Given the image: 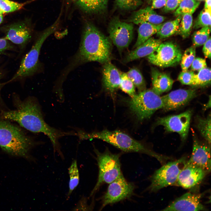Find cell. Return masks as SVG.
<instances>
[{
  "label": "cell",
  "instance_id": "obj_1",
  "mask_svg": "<svg viewBox=\"0 0 211 211\" xmlns=\"http://www.w3.org/2000/svg\"><path fill=\"white\" fill-rule=\"evenodd\" d=\"M13 100L15 109L1 110L0 118L16 122L33 132L43 133L49 137L54 147L59 144V139L64 136L66 133L50 126L45 122L37 99L29 96L22 100L17 95L14 94Z\"/></svg>",
  "mask_w": 211,
  "mask_h": 211
},
{
  "label": "cell",
  "instance_id": "obj_2",
  "mask_svg": "<svg viewBox=\"0 0 211 211\" xmlns=\"http://www.w3.org/2000/svg\"><path fill=\"white\" fill-rule=\"evenodd\" d=\"M111 48L110 40L93 24L87 23L83 32L77 61L80 63L96 61L105 64L110 59Z\"/></svg>",
  "mask_w": 211,
  "mask_h": 211
},
{
  "label": "cell",
  "instance_id": "obj_3",
  "mask_svg": "<svg viewBox=\"0 0 211 211\" xmlns=\"http://www.w3.org/2000/svg\"><path fill=\"white\" fill-rule=\"evenodd\" d=\"M28 136L18 126L0 118V147L12 155L28 157L30 149L44 144Z\"/></svg>",
  "mask_w": 211,
  "mask_h": 211
},
{
  "label": "cell",
  "instance_id": "obj_4",
  "mask_svg": "<svg viewBox=\"0 0 211 211\" xmlns=\"http://www.w3.org/2000/svg\"><path fill=\"white\" fill-rule=\"evenodd\" d=\"M78 136L80 141L97 139L105 141L126 152H137L149 155L159 160L160 155L153 152L141 142L129 135L118 130H104L97 132L88 133L80 129H77Z\"/></svg>",
  "mask_w": 211,
  "mask_h": 211
},
{
  "label": "cell",
  "instance_id": "obj_5",
  "mask_svg": "<svg viewBox=\"0 0 211 211\" xmlns=\"http://www.w3.org/2000/svg\"><path fill=\"white\" fill-rule=\"evenodd\" d=\"M94 151L96 155L98 174L97 182L90 197L94 195L102 185L109 184L122 174L120 161V153H113L108 149L101 152L94 148Z\"/></svg>",
  "mask_w": 211,
  "mask_h": 211
},
{
  "label": "cell",
  "instance_id": "obj_6",
  "mask_svg": "<svg viewBox=\"0 0 211 211\" xmlns=\"http://www.w3.org/2000/svg\"><path fill=\"white\" fill-rule=\"evenodd\" d=\"M127 102L130 111L140 121L149 118L164 107L161 97L152 89L139 92L131 97Z\"/></svg>",
  "mask_w": 211,
  "mask_h": 211
},
{
  "label": "cell",
  "instance_id": "obj_7",
  "mask_svg": "<svg viewBox=\"0 0 211 211\" xmlns=\"http://www.w3.org/2000/svg\"><path fill=\"white\" fill-rule=\"evenodd\" d=\"M56 25L54 24L43 33L37 39L30 51L23 58L19 67L8 83L21 80L33 75L38 71L39 57L42 46L46 38L55 30Z\"/></svg>",
  "mask_w": 211,
  "mask_h": 211
},
{
  "label": "cell",
  "instance_id": "obj_8",
  "mask_svg": "<svg viewBox=\"0 0 211 211\" xmlns=\"http://www.w3.org/2000/svg\"><path fill=\"white\" fill-rule=\"evenodd\" d=\"M186 157H182L164 165L151 176L148 190L155 192L165 187L176 185L178 176L186 163Z\"/></svg>",
  "mask_w": 211,
  "mask_h": 211
},
{
  "label": "cell",
  "instance_id": "obj_9",
  "mask_svg": "<svg viewBox=\"0 0 211 211\" xmlns=\"http://www.w3.org/2000/svg\"><path fill=\"white\" fill-rule=\"evenodd\" d=\"M182 53L178 45L171 42H161L147 57L152 64L161 67L175 66L180 62Z\"/></svg>",
  "mask_w": 211,
  "mask_h": 211
},
{
  "label": "cell",
  "instance_id": "obj_10",
  "mask_svg": "<svg viewBox=\"0 0 211 211\" xmlns=\"http://www.w3.org/2000/svg\"><path fill=\"white\" fill-rule=\"evenodd\" d=\"M136 186L128 181L122 174L109 184L106 193L101 198V210L107 205L129 198L134 194Z\"/></svg>",
  "mask_w": 211,
  "mask_h": 211
},
{
  "label": "cell",
  "instance_id": "obj_11",
  "mask_svg": "<svg viewBox=\"0 0 211 211\" xmlns=\"http://www.w3.org/2000/svg\"><path fill=\"white\" fill-rule=\"evenodd\" d=\"M133 26L132 23L121 21L117 17L110 21L108 27L110 39L120 50L127 47L133 38Z\"/></svg>",
  "mask_w": 211,
  "mask_h": 211
},
{
  "label": "cell",
  "instance_id": "obj_12",
  "mask_svg": "<svg viewBox=\"0 0 211 211\" xmlns=\"http://www.w3.org/2000/svg\"><path fill=\"white\" fill-rule=\"evenodd\" d=\"M191 115V111L187 110L178 115L159 118L156 124L164 127L167 132L178 133L183 142L188 136Z\"/></svg>",
  "mask_w": 211,
  "mask_h": 211
},
{
  "label": "cell",
  "instance_id": "obj_13",
  "mask_svg": "<svg viewBox=\"0 0 211 211\" xmlns=\"http://www.w3.org/2000/svg\"><path fill=\"white\" fill-rule=\"evenodd\" d=\"M4 37L17 46L21 52L23 51L30 40L32 29L26 21L15 23L3 28Z\"/></svg>",
  "mask_w": 211,
  "mask_h": 211
},
{
  "label": "cell",
  "instance_id": "obj_14",
  "mask_svg": "<svg viewBox=\"0 0 211 211\" xmlns=\"http://www.w3.org/2000/svg\"><path fill=\"white\" fill-rule=\"evenodd\" d=\"M193 137L191 155L186 164L200 168L209 173L211 169L210 144L200 141L195 135Z\"/></svg>",
  "mask_w": 211,
  "mask_h": 211
},
{
  "label": "cell",
  "instance_id": "obj_15",
  "mask_svg": "<svg viewBox=\"0 0 211 211\" xmlns=\"http://www.w3.org/2000/svg\"><path fill=\"white\" fill-rule=\"evenodd\" d=\"M202 194L187 193L177 198L162 211H204L206 209L202 204Z\"/></svg>",
  "mask_w": 211,
  "mask_h": 211
},
{
  "label": "cell",
  "instance_id": "obj_16",
  "mask_svg": "<svg viewBox=\"0 0 211 211\" xmlns=\"http://www.w3.org/2000/svg\"><path fill=\"white\" fill-rule=\"evenodd\" d=\"M196 95L195 90L179 89L172 91L161 98L165 111L176 109L188 103Z\"/></svg>",
  "mask_w": 211,
  "mask_h": 211
},
{
  "label": "cell",
  "instance_id": "obj_17",
  "mask_svg": "<svg viewBox=\"0 0 211 211\" xmlns=\"http://www.w3.org/2000/svg\"><path fill=\"white\" fill-rule=\"evenodd\" d=\"M207 173L200 168L186 163L178 176L176 185L185 189L192 188L202 181Z\"/></svg>",
  "mask_w": 211,
  "mask_h": 211
},
{
  "label": "cell",
  "instance_id": "obj_18",
  "mask_svg": "<svg viewBox=\"0 0 211 211\" xmlns=\"http://www.w3.org/2000/svg\"><path fill=\"white\" fill-rule=\"evenodd\" d=\"M121 72L110 62L105 63L102 70V81L105 89L113 95L119 87Z\"/></svg>",
  "mask_w": 211,
  "mask_h": 211
},
{
  "label": "cell",
  "instance_id": "obj_19",
  "mask_svg": "<svg viewBox=\"0 0 211 211\" xmlns=\"http://www.w3.org/2000/svg\"><path fill=\"white\" fill-rule=\"evenodd\" d=\"M151 79L152 90L159 95L170 91L173 83L169 75L154 68L151 69Z\"/></svg>",
  "mask_w": 211,
  "mask_h": 211
},
{
  "label": "cell",
  "instance_id": "obj_20",
  "mask_svg": "<svg viewBox=\"0 0 211 211\" xmlns=\"http://www.w3.org/2000/svg\"><path fill=\"white\" fill-rule=\"evenodd\" d=\"M161 42L160 40L150 38L130 52L125 58V62H129L148 56L155 50Z\"/></svg>",
  "mask_w": 211,
  "mask_h": 211
},
{
  "label": "cell",
  "instance_id": "obj_21",
  "mask_svg": "<svg viewBox=\"0 0 211 211\" xmlns=\"http://www.w3.org/2000/svg\"><path fill=\"white\" fill-rule=\"evenodd\" d=\"M166 18L157 14L151 7L140 9L135 12L130 19V21L136 24L148 22L158 24L162 23Z\"/></svg>",
  "mask_w": 211,
  "mask_h": 211
},
{
  "label": "cell",
  "instance_id": "obj_22",
  "mask_svg": "<svg viewBox=\"0 0 211 211\" xmlns=\"http://www.w3.org/2000/svg\"><path fill=\"white\" fill-rule=\"evenodd\" d=\"M163 23L156 24L146 22L140 24L138 30L137 40L134 48H136L142 44L153 35L156 33Z\"/></svg>",
  "mask_w": 211,
  "mask_h": 211
},
{
  "label": "cell",
  "instance_id": "obj_23",
  "mask_svg": "<svg viewBox=\"0 0 211 211\" xmlns=\"http://www.w3.org/2000/svg\"><path fill=\"white\" fill-rule=\"evenodd\" d=\"M108 0H77V4L83 11L90 13H100L106 9Z\"/></svg>",
  "mask_w": 211,
  "mask_h": 211
},
{
  "label": "cell",
  "instance_id": "obj_24",
  "mask_svg": "<svg viewBox=\"0 0 211 211\" xmlns=\"http://www.w3.org/2000/svg\"><path fill=\"white\" fill-rule=\"evenodd\" d=\"M181 18L182 15H178L175 20L164 23L156 33L157 36L160 38H165L177 33Z\"/></svg>",
  "mask_w": 211,
  "mask_h": 211
},
{
  "label": "cell",
  "instance_id": "obj_25",
  "mask_svg": "<svg viewBox=\"0 0 211 211\" xmlns=\"http://www.w3.org/2000/svg\"><path fill=\"white\" fill-rule=\"evenodd\" d=\"M69 176V189L67 196L68 200L73 191L78 186L79 181V174L77 166V161L74 159L68 168Z\"/></svg>",
  "mask_w": 211,
  "mask_h": 211
},
{
  "label": "cell",
  "instance_id": "obj_26",
  "mask_svg": "<svg viewBox=\"0 0 211 211\" xmlns=\"http://www.w3.org/2000/svg\"><path fill=\"white\" fill-rule=\"evenodd\" d=\"M193 18L192 14L185 13L182 15V18L177 33L183 39L189 37L193 26Z\"/></svg>",
  "mask_w": 211,
  "mask_h": 211
},
{
  "label": "cell",
  "instance_id": "obj_27",
  "mask_svg": "<svg viewBox=\"0 0 211 211\" xmlns=\"http://www.w3.org/2000/svg\"><path fill=\"white\" fill-rule=\"evenodd\" d=\"M197 128L202 136L206 142L211 144V115L210 114L207 117H198L197 120Z\"/></svg>",
  "mask_w": 211,
  "mask_h": 211
},
{
  "label": "cell",
  "instance_id": "obj_28",
  "mask_svg": "<svg viewBox=\"0 0 211 211\" xmlns=\"http://www.w3.org/2000/svg\"><path fill=\"white\" fill-rule=\"evenodd\" d=\"M200 4L196 0H182L174 13L176 16L185 13L192 14Z\"/></svg>",
  "mask_w": 211,
  "mask_h": 211
},
{
  "label": "cell",
  "instance_id": "obj_29",
  "mask_svg": "<svg viewBox=\"0 0 211 211\" xmlns=\"http://www.w3.org/2000/svg\"><path fill=\"white\" fill-rule=\"evenodd\" d=\"M211 69L207 67L195 74L193 83L192 86L196 87H204L210 84Z\"/></svg>",
  "mask_w": 211,
  "mask_h": 211
},
{
  "label": "cell",
  "instance_id": "obj_30",
  "mask_svg": "<svg viewBox=\"0 0 211 211\" xmlns=\"http://www.w3.org/2000/svg\"><path fill=\"white\" fill-rule=\"evenodd\" d=\"M211 27L205 26L194 32L192 36V42L195 47L203 45L210 37Z\"/></svg>",
  "mask_w": 211,
  "mask_h": 211
},
{
  "label": "cell",
  "instance_id": "obj_31",
  "mask_svg": "<svg viewBox=\"0 0 211 211\" xmlns=\"http://www.w3.org/2000/svg\"><path fill=\"white\" fill-rule=\"evenodd\" d=\"M126 74L139 92L146 89V84L140 71L136 68L131 69Z\"/></svg>",
  "mask_w": 211,
  "mask_h": 211
},
{
  "label": "cell",
  "instance_id": "obj_32",
  "mask_svg": "<svg viewBox=\"0 0 211 211\" xmlns=\"http://www.w3.org/2000/svg\"><path fill=\"white\" fill-rule=\"evenodd\" d=\"M195 47L192 46L187 49L182 55L181 60V67L182 71H187L195 58Z\"/></svg>",
  "mask_w": 211,
  "mask_h": 211
},
{
  "label": "cell",
  "instance_id": "obj_33",
  "mask_svg": "<svg viewBox=\"0 0 211 211\" xmlns=\"http://www.w3.org/2000/svg\"><path fill=\"white\" fill-rule=\"evenodd\" d=\"M211 10L204 8L195 21L193 28L198 29L205 26L211 27Z\"/></svg>",
  "mask_w": 211,
  "mask_h": 211
},
{
  "label": "cell",
  "instance_id": "obj_34",
  "mask_svg": "<svg viewBox=\"0 0 211 211\" xmlns=\"http://www.w3.org/2000/svg\"><path fill=\"white\" fill-rule=\"evenodd\" d=\"M30 2L19 3L10 0H0V8L3 14L10 13L22 9Z\"/></svg>",
  "mask_w": 211,
  "mask_h": 211
},
{
  "label": "cell",
  "instance_id": "obj_35",
  "mask_svg": "<svg viewBox=\"0 0 211 211\" xmlns=\"http://www.w3.org/2000/svg\"><path fill=\"white\" fill-rule=\"evenodd\" d=\"M119 87L130 97L135 94V86L126 73L121 72Z\"/></svg>",
  "mask_w": 211,
  "mask_h": 211
},
{
  "label": "cell",
  "instance_id": "obj_36",
  "mask_svg": "<svg viewBox=\"0 0 211 211\" xmlns=\"http://www.w3.org/2000/svg\"><path fill=\"white\" fill-rule=\"evenodd\" d=\"M142 3L141 0H115L116 6L122 10H135Z\"/></svg>",
  "mask_w": 211,
  "mask_h": 211
},
{
  "label": "cell",
  "instance_id": "obj_37",
  "mask_svg": "<svg viewBox=\"0 0 211 211\" xmlns=\"http://www.w3.org/2000/svg\"><path fill=\"white\" fill-rule=\"evenodd\" d=\"M195 74L193 71L181 72L179 74L178 79L182 84L192 85L194 80Z\"/></svg>",
  "mask_w": 211,
  "mask_h": 211
},
{
  "label": "cell",
  "instance_id": "obj_38",
  "mask_svg": "<svg viewBox=\"0 0 211 211\" xmlns=\"http://www.w3.org/2000/svg\"><path fill=\"white\" fill-rule=\"evenodd\" d=\"M93 208V203L90 205L88 203L87 198L83 196L80 198L75 206L73 208V210L75 211H91Z\"/></svg>",
  "mask_w": 211,
  "mask_h": 211
},
{
  "label": "cell",
  "instance_id": "obj_39",
  "mask_svg": "<svg viewBox=\"0 0 211 211\" xmlns=\"http://www.w3.org/2000/svg\"><path fill=\"white\" fill-rule=\"evenodd\" d=\"M16 46L4 37L0 38V55L9 51H16Z\"/></svg>",
  "mask_w": 211,
  "mask_h": 211
},
{
  "label": "cell",
  "instance_id": "obj_40",
  "mask_svg": "<svg viewBox=\"0 0 211 211\" xmlns=\"http://www.w3.org/2000/svg\"><path fill=\"white\" fill-rule=\"evenodd\" d=\"M190 66L192 70L199 71L207 67V65L205 59L197 57L194 59Z\"/></svg>",
  "mask_w": 211,
  "mask_h": 211
},
{
  "label": "cell",
  "instance_id": "obj_41",
  "mask_svg": "<svg viewBox=\"0 0 211 211\" xmlns=\"http://www.w3.org/2000/svg\"><path fill=\"white\" fill-rule=\"evenodd\" d=\"M182 0H167L163 8L164 12H169L175 10L179 6Z\"/></svg>",
  "mask_w": 211,
  "mask_h": 211
},
{
  "label": "cell",
  "instance_id": "obj_42",
  "mask_svg": "<svg viewBox=\"0 0 211 211\" xmlns=\"http://www.w3.org/2000/svg\"><path fill=\"white\" fill-rule=\"evenodd\" d=\"M211 37H210L207 41L203 45V52L206 58H211Z\"/></svg>",
  "mask_w": 211,
  "mask_h": 211
},
{
  "label": "cell",
  "instance_id": "obj_43",
  "mask_svg": "<svg viewBox=\"0 0 211 211\" xmlns=\"http://www.w3.org/2000/svg\"><path fill=\"white\" fill-rule=\"evenodd\" d=\"M167 1V0H153L152 1L151 7L153 9L160 8L165 6Z\"/></svg>",
  "mask_w": 211,
  "mask_h": 211
},
{
  "label": "cell",
  "instance_id": "obj_44",
  "mask_svg": "<svg viewBox=\"0 0 211 211\" xmlns=\"http://www.w3.org/2000/svg\"><path fill=\"white\" fill-rule=\"evenodd\" d=\"M4 76V73L1 69L0 68V108L2 106L3 103L2 100L1 96V92L2 88L5 85L4 83L1 82L2 79Z\"/></svg>",
  "mask_w": 211,
  "mask_h": 211
},
{
  "label": "cell",
  "instance_id": "obj_45",
  "mask_svg": "<svg viewBox=\"0 0 211 211\" xmlns=\"http://www.w3.org/2000/svg\"><path fill=\"white\" fill-rule=\"evenodd\" d=\"M204 8L211 10V0H205Z\"/></svg>",
  "mask_w": 211,
  "mask_h": 211
},
{
  "label": "cell",
  "instance_id": "obj_46",
  "mask_svg": "<svg viewBox=\"0 0 211 211\" xmlns=\"http://www.w3.org/2000/svg\"><path fill=\"white\" fill-rule=\"evenodd\" d=\"M210 101H211V98H210V97L209 100L208 102H207V103L205 104V106L204 107V109H207V108H210Z\"/></svg>",
  "mask_w": 211,
  "mask_h": 211
},
{
  "label": "cell",
  "instance_id": "obj_47",
  "mask_svg": "<svg viewBox=\"0 0 211 211\" xmlns=\"http://www.w3.org/2000/svg\"><path fill=\"white\" fill-rule=\"evenodd\" d=\"M3 13L0 12V25L2 23L3 21Z\"/></svg>",
  "mask_w": 211,
  "mask_h": 211
},
{
  "label": "cell",
  "instance_id": "obj_48",
  "mask_svg": "<svg viewBox=\"0 0 211 211\" xmlns=\"http://www.w3.org/2000/svg\"><path fill=\"white\" fill-rule=\"evenodd\" d=\"M71 1H76L77 0H70Z\"/></svg>",
  "mask_w": 211,
  "mask_h": 211
},
{
  "label": "cell",
  "instance_id": "obj_49",
  "mask_svg": "<svg viewBox=\"0 0 211 211\" xmlns=\"http://www.w3.org/2000/svg\"><path fill=\"white\" fill-rule=\"evenodd\" d=\"M0 12L2 13H3L2 11H1V9H0Z\"/></svg>",
  "mask_w": 211,
  "mask_h": 211
},
{
  "label": "cell",
  "instance_id": "obj_50",
  "mask_svg": "<svg viewBox=\"0 0 211 211\" xmlns=\"http://www.w3.org/2000/svg\"><path fill=\"white\" fill-rule=\"evenodd\" d=\"M197 0V1H203V0Z\"/></svg>",
  "mask_w": 211,
  "mask_h": 211
},
{
  "label": "cell",
  "instance_id": "obj_51",
  "mask_svg": "<svg viewBox=\"0 0 211 211\" xmlns=\"http://www.w3.org/2000/svg\"><path fill=\"white\" fill-rule=\"evenodd\" d=\"M150 2H152L153 0H148Z\"/></svg>",
  "mask_w": 211,
  "mask_h": 211
}]
</instances>
